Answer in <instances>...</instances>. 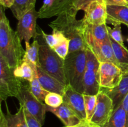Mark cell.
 Instances as JSON below:
<instances>
[{
  "mask_svg": "<svg viewBox=\"0 0 128 127\" xmlns=\"http://www.w3.org/2000/svg\"><path fill=\"white\" fill-rule=\"evenodd\" d=\"M77 12L72 8L61 13L49 24L52 31L61 32L70 40L69 53L88 49L85 40L86 24L83 19H76Z\"/></svg>",
  "mask_w": 128,
  "mask_h": 127,
  "instance_id": "obj_1",
  "label": "cell"
},
{
  "mask_svg": "<svg viewBox=\"0 0 128 127\" xmlns=\"http://www.w3.org/2000/svg\"><path fill=\"white\" fill-rule=\"evenodd\" d=\"M3 7L1 6L0 8V56L10 67L16 68L22 62L26 51L22 48L17 31L10 26Z\"/></svg>",
  "mask_w": 128,
  "mask_h": 127,
  "instance_id": "obj_2",
  "label": "cell"
},
{
  "mask_svg": "<svg viewBox=\"0 0 128 127\" xmlns=\"http://www.w3.org/2000/svg\"><path fill=\"white\" fill-rule=\"evenodd\" d=\"M86 61V49L70 52L64 59V73L67 85L82 94L84 92V75Z\"/></svg>",
  "mask_w": 128,
  "mask_h": 127,
  "instance_id": "obj_3",
  "label": "cell"
},
{
  "mask_svg": "<svg viewBox=\"0 0 128 127\" xmlns=\"http://www.w3.org/2000/svg\"><path fill=\"white\" fill-rule=\"evenodd\" d=\"M40 67L44 72L68 85L64 73V60L60 57L46 43L40 45L39 51Z\"/></svg>",
  "mask_w": 128,
  "mask_h": 127,
  "instance_id": "obj_4",
  "label": "cell"
},
{
  "mask_svg": "<svg viewBox=\"0 0 128 127\" xmlns=\"http://www.w3.org/2000/svg\"><path fill=\"white\" fill-rule=\"evenodd\" d=\"M0 100L6 101L8 97L18 98L24 80L14 75L15 68L11 67L6 60L0 56Z\"/></svg>",
  "mask_w": 128,
  "mask_h": 127,
  "instance_id": "obj_5",
  "label": "cell"
},
{
  "mask_svg": "<svg viewBox=\"0 0 128 127\" xmlns=\"http://www.w3.org/2000/svg\"><path fill=\"white\" fill-rule=\"evenodd\" d=\"M86 56L87 61L84 75V94L96 95L101 90L99 73L100 62L89 49H86Z\"/></svg>",
  "mask_w": 128,
  "mask_h": 127,
  "instance_id": "obj_6",
  "label": "cell"
},
{
  "mask_svg": "<svg viewBox=\"0 0 128 127\" xmlns=\"http://www.w3.org/2000/svg\"><path fill=\"white\" fill-rule=\"evenodd\" d=\"M18 100L20 102V105L23 106L24 108L38 120L41 125H43L47 112L46 104L38 100L32 94L30 90V83H25L24 84L23 82Z\"/></svg>",
  "mask_w": 128,
  "mask_h": 127,
  "instance_id": "obj_7",
  "label": "cell"
},
{
  "mask_svg": "<svg viewBox=\"0 0 128 127\" xmlns=\"http://www.w3.org/2000/svg\"><path fill=\"white\" fill-rule=\"evenodd\" d=\"M114 106L111 98L102 90L97 94V102L94 112L90 122L92 124L103 127L112 117Z\"/></svg>",
  "mask_w": 128,
  "mask_h": 127,
  "instance_id": "obj_8",
  "label": "cell"
},
{
  "mask_svg": "<svg viewBox=\"0 0 128 127\" xmlns=\"http://www.w3.org/2000/svg\"><path fill=\"white\" fill-rule=\"evenodd\" d=\"M100 84L101 88L111 89L116 87L121 81L123 71L111 62H100Z\"/></svg>",
  "mask_w": 128,
  "mask_h": 127,
  "instance_id": "obj_9",
  "label": "cell"
},
{
  "mask_svg": "<svg viewBox=\"0 0 128 127\" xmlns=\"http://www.w3.org/2000/svg\"><path fill=\"white\" fill-rule=\"evenodd\" d=\"M38 17L39 12L34 7L18 19L16 31L21 41L24 40L25 42H30L31 38L36 37V21Z\"/></svg>",
  "mask_w": 128,
  "mask_h": 127,
  "instance_id": "obj_10",
  "label": "cell"
},
{
  "mask_svg": "<svg viewBox=\"0 0 128 127\" xmlns=\"http://www.w3.org/2000/svg\"><path fill=\"white\" fill-rule=\"evenodd\" d=\"M86 43L88 49L93 53L99 62H111L122 70L121 64L119 63L114 56L111 41L100 42L94 40L86 39Z\"/></svg>",
  "mask_w": 128,
  "mask_h": 127,
  "instance_id": "obj_11",
  "label": "cell"
},
{
  "mask_svg": "<svg viewBox=\"0 0 128 127\" xmlns=\"http://www.w3.org/2000/svg\"><path fill=\"white\" fill-rule=\"evenodd\" d=\"M107 5L104 0H92L84 9L83 19L86 24L102 25L106 24Z\"/></svg>",
  "mask_w": 128,
  "mask_h": 127,
  "instance_id": "obj_12",
  "label": "cell"
},
{
  "mask_svg": "<svg viewBox=\"0 0 128 127\" xmlns=\"http://www.w3.org/2000/svg\"><path fill=\"white\" fill-rule=\"evenodd\" d=\"M73 0H44L39 10V17L50 18L73 8Z\"/></svg>",
  "mask_w": 128,
  "mask_h": 127,
  "instance_id": "obj_13",
  "label": "cell"
},
{
  "mask_svg": "<svg viewBox=\"0 0 128 127\" xmlns=\"http://www.w3.org/2000/svg\"><path fill=\"white\" fill-rule=\"evenodd\" d=\"M62 97L63 103L74 111L82 120H86L83 94L76 92L71 86L68 85Z\"/></svg>",
  "mask_w": 128,
  "mask_h": 127,
  "instance_id": "obj_14",
  "label": "cell"
},
{
  "mask_svg": "<svg viewBox=\"0 0 128 127\" xmlns=\"http://www.w3.org/2000/svg\"><path fill=\"white\" fill-rule=\"evenodd\" d=\"M46 108L47 112H51L60 118L65 127H74L80 124L82 121L78 115L64 103L57 108H53L46 105Z\"/></svg>",
  "mask_w": 128,
  "mask_h": 127,
  "instance_id": "obj_15",
  "label": "cell"
},
{
  "mask_svg": "<svg viewBox=\"0 0 128 127\" xmlns=\"http://www.w3.org/2000/svg\"><path fill=\"white\" fill-rule=\"evenodd\" d=\"M6 111V114H4L2 110H1L0 127H28L23 106L20 105V108L15 114L10 113L7 105Z\"/></svg>",
  "mask_w": 128,
  "mask_h": 127,
  "instance_id": "obj_16",
  "label": "cell"
},
{
  "mask_svg": "<svg viewBox=\"0 0 128 127\" xmlns=\"http://www.w3.org/2000/svg\"><path fill=\"white\" fill-rule=\"evenodd\" d=\"M37 76L44 89L49 92L58 93L63 96L66 85L62 84L60 81L50 75L41 67L37 68Z\"/></svg>",
  "mask_w": 128,
  "mask_h": 127,
  "instance_id": "obj_17",
  "label": "cell"
},
{
  "mask_svg": "<svg viewBox=\"0 0 128 127\" xmlns=\"http://www.w3.org/2000/svg\"><path fill=\"white\" fill-rule=\"evenodd\" d=\"M106 22L113 26L123 24L128 27V6L109 5L106 7Z\"/></svg>",
  "mask_w": 128,
  "mask_h": 127,
  "instance_id": "obj_18",
  "label": "cell"
},
{
  "mask_svg": "<svg viewBox=\"0 0 128 127\" xmlns=\"http://www.w3.org/2000/svg\"><path fill=\"white\" fill-rule=\"evenodd\" d=\"M112 100L114 109L118 107L128 93V72H124L122 78L118 86L111 89L101 88Z\"/></svg>",
  "mask_w": 128,
  "mask_h": 127,
  "instance_id": "obj_19",
  "label": "cell"
},
{
  "mask_svg": "<svg viewBox=\"0 0 128 127\" xmlns=\"http://www.w3.org/2000/svg\"><path fill=\"white\" fill-rule=\"evenodd\" d=\"M86 39L94 40L100 42L110 41L106 24L102 25L86 24L85 31V40Z\"/></svg>",
  "mask_w": 128,
  "mask_h": 127,
  "instance_id": "obj_20",
  "label": "cell"
},
{
  "mask_svg": "<svg viewBox=\"0 0 128 127\" xmlns=\"http://www.w3.org/2000/svg\"><path fill=\"white\" fill-rule=\"evenodd\" d=\"M37 66L23 57L21 64L14 69V75L18 78L30 82L37 77Z\"/></svg>",
  "mask_w": 128,
  "mask_h": 127,
  "instance_id": "obj_21",
  "label": "cell"
},
{
  "mask_svg": "<svg viewBox=\"0 0 128 127\" xmlns=\"http://www.w3.org/2000/svg\"><path fill=\"white\" fill-rule=\"evenodd\" d=\"M110 41L113 49L114 56L122 67L123 72L128 70V49L124 46H122L110 36Z\"/></svg>",
  "mask_w": 128,
  "mask_h": 127,
  "instance_id": "obj_22",
  "label": "cell"
},
{
  "mask_svg": "<svg viewBox=\"0 0 128 127\" xmlns=\"http://www.w3.org/2000/svg\"><path fill=\"white\" fill-rule=\"evenodd\" d=\"M127 117L122 103L114 109L112 117L103 127H126Z\"/></svg>",
  "mask_w": 128,
  "mask_h": 127,
  "instance_id": "obj_23",
  "label": "cell"
},
{
  "mask_svg": "<svg viewBox=\"0 0 128 127\" xmlns=\"http://www.w3.org/2000/svg\"><path fill=\"white\" fill-rule=\"evenodd\" d=\"M36 1V0H15L10 9L14 16L18 20L25 13L35 7Z\"/></svg>",
  "mask_w": 128,
  "mask_h": 127,
  "instance_id": "obj_24",
  "label": "cell"
},
{
  "mask_svg": "<svg viewBox=\"0 0 128 127\" xmlns=\"http://www.w3.org/2000/svg\"><path fill=\"white\" fill-rule=\"evenodd\" d=\"M26 44V53L24 56L26 59L32 62V64L40 67V63L39 61V51H40V45L37 40L34 39L32 43L30 44V42H25Z\"/></svg>",
  "mask_w": 128,
  "mask_h": 127,
  "instance_id": "obj_25",
  "label": "cell"
},
{
  "mask_svg": "<svg viewBox=\"0 0 128 127\" xmlns=\"http://www.w3.org/2000/svg\"><path fill=\"white\" fill-rule=\"evenodd\" d=\"M29 83H30V90L32 92V94L36 97V98L38 100L42 103L43 102L44 103L45 98L50 92L44 89L38 78V76L35 77L31 82H29Z\"/></svg>",
  "mask_w": 128,
  "mask_h": 127,
  "instance_id": "obj_26",
  "label": "cell"
},
{
  "mask_svg": "<svg viewBox=\"0 0 128 127\" xmlns=\"http://www.w3.org/2000/svg\"><path fill=\"white\" fill-rule=\"evenodd\" d=\"M84 99L85 110L86 113V120L90 122L91 118L94 112L95 108L96 106L97 102V95H84Z\"/></svg>",
  "mask_w": 128,
  "mask_h": 127,
  "instance_id": "obj_27",
  "label": "cell"
},
{
  "mask_svg": "<svg viewBox=\"0 0 128 127\" xmlns=\"http://www.w3.org/2000/svg\"><path fill=\"white\" fill-rule=\"evenodd\" d=\"M44 103L51 107L57 108L63 103V97L58 93L50 92L45 98Z\"/></svg>",
  "mask_w": 128,
  "mask_h": 127,
  "instance_id": "obj_28",
  "label": "cell"
},
{
  "mask_svg": "<svg viewBox=\"0 0 128 127\" xmlns=\"http://www.w3.org/2000/svg\"><path fill=\"white\" fill-rule=\"evenodd\" d=\"M70 40L67 37L62 40L57 46H55L52 49L61 58L64 60L69 54L70 50Z\"/></svg>",
  "mask_w": 128,
  "mask_h": 127,
  "instance_id": "obj_29",
  "label": "cell"
},
{
  "mask_svg": "<svg viewBox=\"0 0 128 127\" xmlns=\"http://www.w3.org/2000/svg\"><path fill=\"white\" fill-rule=\"evenodd\" d=\"M108 33L110 37L113 39L115 41L118 42L119 44L122 46H124V39L121 32V27L120 24H117L114 26L113 28L108 26Z\"/></svg>",
  "mask_w": 128,
  "mask_h": 127,
  "instance_id": "obj_30",
  "label": "cell"
},
{
  "mask_svg": "<svg viewBox=\"0 0 128 127\" xmlns=\"http://www.w3.org/2000/svg\"><path fill=\"white\" fill-rule=\"evenodd\" d=\"M25 119L28 127H41L42 125L40 124L37 119L34 116H32L26 108H24Z\"/></svg>",
  "mask_w": 128,
  "mask_h": 127,
  "instance_id": "obj_31",
  "label": "cell"
},
{
  "mask_svg": "<svg viewBox=\"0 0 128 127\" xmlns=\"http://www.w3.org/2000/svg\"><path fill=\"white\" fill-rule=\"evenodd\" d=\"M92 0H73V8L77 11L80 10H84L86 6L92 1Z\"/></svg>",
  "mask_w": 128,
  "mask_h": 127,
  "instance_id": "obj_32",
  "label": "cell"
},
{
  "mask_svg": "<svg viewBox=\"0 0 128 127\" xmlns=\"http://www.w3.org/2000/svg\"><path fill=\"white\" fill-rule=\"evenodd\" d=\"M107 6L109 5H122L128 6L125 0H104Z\"/></svg>",
  "mask_w": 128,
  "mask_h": 127,
  "instance_id": "obj_33",
  "label": "cell"
},
{
  "mask_svg": "<svg viewBox=\"0 0 128 127\" xmlns=\"http://www.w3.org/2000/svg\"><path fill=\"white\" fill-rule=\"evenodd\" d=\"M14 1L15 0H0V3L4 7L11 8L14 3Z\"/></svg>",
  "mask_w": 128,
  "mask_h": 127,
  "instance_id": "obj_34",
  "label": "cell"
},
{
  "mask_svg": "<svg viewBox=\"0 0 128 127\" xmlns=\"http://www.w3.org/2000/svg\"><path fill=\"white\" fill-rule=\"evenodd\" d=\"M83 127H95V125L85 120H83Z\"/></svg>",
  "mask_w": 128,
  "mask_h": 127,
  "instance_id": "obj_35",
  "label": "cell"
},
{
  "mask_svg": "<svg viewBox=\"0 0 128 127\" xmlns=\"http://www.w3.org/2000/svg\"><path fill=\"white\" fill-rule=\"evenodd\" d=\"M83 127V120L81 122L79 125H78L74 126V127Z\"/></svg>",
  "mask_w": 128,
  "mask_h": 127,
  "instance_id": "obj_36",
  "label": "cell"
},
{
  "mask_svg": "<svg viewBox=\"0 0 128 127\" xmlns=\"http://www.w3.org/2000/svg\"><path fill=\"white\" fill-rule=\"evenodd\" d=\"M126 127H128V118H127V124H126Z\"/></svg>",
  "mask_w": 128,
  "mask_h": 127,
  "instance_id": "obj_37",
  "label": "cell"
},
{
  "mask_svg": "<svg viewBox=\"0 0 128 127\" xmlns=\"http://www.w3.org/2000/svg\"><path fill=\"white\" fill-rule=\"evenodd\" d=\"M95 127H100V126H98V125H95Z\"/></svg>",
  "mask_w": 128,
  "mask_h": 127,
  "instance_id": "obj_38",
  "label": "cell"
},
{
  "mask_svg": "<svg viewBox=\"0 0 128 127\" xmlns=\"http://www.w3.org/2000/svg\"><path fill=\"white\" fill-rule=\"evenodd\" d=\"M125 1H126V2H127V4H128V0H125Z\"/></svg>",
  "mask_w": 128,
  "mask_h": 127,
  "instance_id": "obj_39",
  "label": "cell"
},
{
  "mask_svg": "<svg viewBox=\"0 0 128 127\" xmlns=\"http://www.w3.org/2000/svg\"><path fill=\"white\" fill-rule=\"evenodd\" d=\"M127 41H128V38L127 39Z\"/></svg>",
  "mask_w": 128,
  "mask_h": 127,
  "instance_id": "obj_40",
  "label": "cell"
},
{
  "mask_svg": "<svg viewBox=\"0 0 128 127\" xmlns=\"http://www.w3.org/2000/svg\"></svg>",
  "mask_w": 128,
  "mask_h": 127,
  "instance_id": "obj_41",
  "label": "cell"
}]
</instances>
